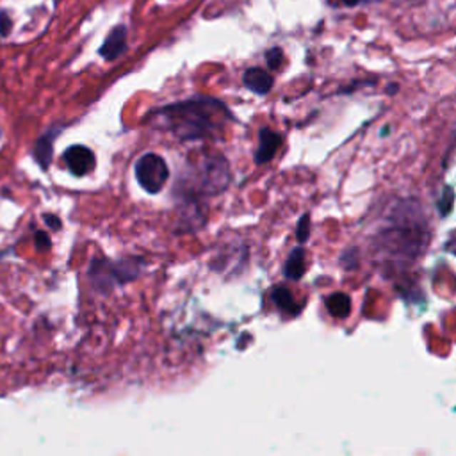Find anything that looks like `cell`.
I'll return each instance as SVG.
<instances>
[{
    "instance_id": "1",
    "label": "cell",
    "mask_w": 456,
    "mask_h": 456,
    "mask_svg": "<svg viewBox=\"0 0 456 456\" xmlns=\"http://www.w3.org/2000/svg\"><path fill=\"white\" fill-rule=\"evenodd\" d=\"M430 243V216L425 206L415 198H400L387 206L371 237V248L378 260L394 268L417 262L426 253Z\"/></svg>"
},
{
    "instance_id": "2",
    "label": "cell",
    "mask_w": 456,
    "mask_h": 456,
    "mask_svg": "<svg viewBox=\"0 0 456 456\" xmlns=\"http://www.w3.org/2000/svg\"><path fill=\"white\" fill-rule=\"evenodd\" d=\"M150 120L161 131L170 132L181 141L218 138L233 120L227 103L213 96H195L168 103L150 113Z\"/></svg>"
},
{
    "instance_id": "3",
    "label": "cell",
    "mask_w": 456,
    "mask_h": 456,
    "mask_svg": "<svg viewBox=\"0 0 456 456\" xmlns=\"http://www.w3.org/2000/svg\"><path fill=\"white\" fill-rule=\"evenodd\" d=\"M232 182L228 161L220 153H209L200 163L189 166L188 175L175 186V195H181L182 202H198L206 196H216L227 191Z\"/></svg>"
},
{
    "instance_id": "4",
    "label": "cell",
    "mask_w": 456,
    "mask_h": 456,
    "mask_svg": "<svg viewBox=\"0 0 456 456\" xmlns=\"http://www.w3.org/2000/svg\"><path fill=\"white\" fill-rule=\"evenodd\" d=\"M145 258L123 257L120 260L95 258L89 265V278L98 293H109L114 285H125L141 275Z\"/></svg>"
},
{
    "instance_id": "5",
    "label": "cell",
    "mask_w": 456,
    "mask_h": 456,
    "mask_svg": "<svg viewBox=\"0 0 456 456\" xmlns=\"http://www.w3.org/2000/svg\"><path fill=\"white\" fill-rule=\"evenodd\" d=\"M134 173L139 188L145 189L148 195H159L170 178V168L157 153H145L136 163Z\"/></svg>"
},
{
    "instance_id": "6",
    "label": "cell",
    "mask_w": 456,
    "mask_h": 456,
    "mask_svg": "<svg viewBox=\"0 0 456 456\" xmlns=\"http://www.w3.org/2000/svg\"><path fill=\"white\" fill-rule=\"evenodd\" d=\"M63 161L66 163V168L74 177H86L95 168V153L84 145H71L64 150Z\"/></svg>"
},
{
    "instance_id": "7",
    "label": "cell",
    "mask_w": 456,
    "mask_h": 456,
    "mask_svg": "<svg viewBox=\"0 0 456 456\" xmlns=\"http://www.w3.org/2000/svg\"><path fill=\"white\" fill-rule=\"evenodd\" d=\"M282 141L283 139L278 132L271 131L269 127L260 128V132H258V146L257 152H255V164L257 166L268 164L276 156L278 148L282 146Z\"/></svg>"
},
{
    "instance_id": "8",
    "label": "cell",
    "mask_w": 456,
    "mask_h": 456,
    "mask_svg": "<svg viewBox=\"0 0 456 456\" xmlns=\"http://www.w3.org/2000/svg\"><path fill=\"white\" fill-rule=\"evenodd\" d=\"M125 50H127V27L125 25H116L109 32L106 41L102 43V46L98 49V54L106 61H116Z\"/></svg>"
},
{
    "instance_id": "9",
    "label": "cell",
    "mask_w": 456,
    "mask_h": 456,
    "mask_svg": "<svg viewBox=\"0 0 456 456\" xmlns=\"http://www.w3.org/2000/svg\"><path fill=\"white\" fill-rule=\"evenodd\" d=\"M61 131H63V127H52L50 131H46L45 134L38 139V141H36L32 156H34L36 163L39 164V168H41L43 171L49 170L50 163H52L54 143H56L57 136H59Z\"/></svg>"
},
{
    "instance_id": "10",
    "label": "cell",
    "mask_w": 456,
    "mask_h": 456,
    "mask_svg": "<svg viewBox=\"0 0 456 456\" xmlns=\"http://www.w3.org/2000/svg\"><path fill=\"white\" fill-rule=\"evenodd\" d=\"M243 82L250 91L260 96L268 95L273 89V84H275L271 74L265 71L264 68H250V70H246L243 75Z\"/></svg>"
},
{
    "instance_id": "11",
    "label": "cell",
    "mask_w": 456,
    "mask_h": 456,
    "mask_svg": "<svg viewBox=\"0 0 456 456\" xmlns=\"http://www.w3.org/2000/svg\"><path fill=\"white\" fill-rule=\"evenodd\" d=\"M305 250L301 246L294 248L283 265V275L289 280H300L305 275Z\"/></svg>"
},
{
    "instance_id": "12",
    "label": "cell",
    "mask_w": 456,
    "mask_h": 456,
    "mask_svg": "<svg viewBox=\"0 0 456 456\" xmlns=\"http://www.w3.org/2000/svg\"><path fill=\"white\" fill-rule=\"evenodd\" d=\"M326 307H328L330 314L333 318H348L351 312V300L348 294L344 293H333L326 300Z\"/></svg>"
},
{
    "instance_id": "13",
    "label": "cell",
    "mask_w": 456,
    "mask_h": 456,
    "mask_svg": "<svg viewBox=\"0 0 456 456\" xmlns=\"http://www.w3.org/2000/svg\"><path fill=\"white\" fill-rule=\"evenodd\" d=\"M271 300L273 303H275L276 307L283 312L296 314V312L300 310V307L296 305L293 294H290V290L287 289V287H275V289L271 290Z\"/></svg>"
},
{
    "instance_id": "14",
    "label": "cell",
    "mask_w": 456,
    "mask_h": 456,
    "mask_svg": "<svg viewBox=\"0 0 456 456\" xmlns=\"http://www.w3.org/2000/svg\"><path fill=\"white\" fill-rule=\"evenodd\" d=\"M310 237V214H303L298 221L296 227V240L300 244H305Z\"/></svg>"
},
{
    "instance_id": "15",
    "label": "cell",
    "mask_w": 456,
    "mask_h": 456,
    "mask_svg": "<svg viewBox=\"0 0 456 456\" xmlns=\"http://www.w3.org/2000/svg\"><path fill=\"white\" fill-rule=\"evenodd\" d=\"M265 63H268V66L271 68V70H278V68L282 66V63H283L282 49H278V46H273V49H269L268 52H265Z\"/></svg>"
},
{
    "instance_id": "16",
    "label": "cell",
    "mask_w": 456,
    "mask_h": 456,
    "mask_svg": "<svg viewBox=\"0 0 456 456\" xmlns=\"http://www.w3.org/2000/svg\"><path fill=\"white\" fill-rule=\"evenodd\" d=\"M11 31H13V20H11L9 13L7 11L0 9V36H9Z\"/></svg>"
},
{
    "instance_id": "17",
    "label": "cell",
    "mask_w": 456,
    "mask_h": 456,
    "mask_svg": "<svg viewBox=\"0 0 456 456\" xmlns=\"http://www.w3.org/2000/svg\"><path fill=\"white\" fill-rule=\"evenodd\" d=\"M333 7H358L365 6V4L378 2V0H328Z\"/></svg>"
},
{
    "instance_id": "18",
    "label": "cell",
    "mask_w": 456,
    "mask_h": 456,
    "mask_svg": "<svg viewBox=\"0 0 456 456\" xmlns=\"http://www.w3.org/2000/svg\"><path fill=\"white\" fill-rule=\"evenodd\" d=\"M34 243H36V250L39 251H46L50 246H52V240H50V237L46 235L45 232H36Z\"/></svg>"
},
{
    "instance_id": "19",
    "label": "cell",
    "mask_w": 456,
    "mask_h": 456,
    "mask_svg": "<svg viewBox=\"0 0 456 456\" xmlns=\"http://www.w3.org/2000/svg\"><path fill=\"white\" fill-rule=\"evenodd\" d=\"M43 220H45V223L49 225V227L52 228L54 232H57V230L63 228V223H61L59 216H56V214H43Z\"/></svg>"
},
{
    "instance_id": "20",
    "label": "cell",
    "mask_w": 456,
    "mask_h": 456,
    "mask_svg": "<svg viewBox=\"0 0 456 456\" xmlns=\"http://www.w3.org/2000/svg\"><path fill=\"white\" fill-rule=\"evenodd\" d=\"M446 248H447V251H451V253L456 255V230H455L453 233H451L450 239H447Z\"/></svg>"
},
{
    "instance_id": "21",
    "label": "cell",
    "mask_w": 456,
    "mask_h": 456,
    "mask_svg": "<svg viewBox=\"0 0 456 456\" xmlns=\"http://www.w3.org/2000/svg\"><path fill=\"white\" fill-rule=\"evenodd\" d=\"M397 89H400V86H397V84H392V86H389V89H387V91H389V95L392 96V95H396Z\"/></svg>"
},
{
    "instance_id": "22",
    "label": "cell",
    "mask_w": 456,
    "mask_h": 456,
    "mask_svg": "<svg viewBox=\"0 0 456 456\" xmlns=\"http://www.w3.org/2000/svg\"><path fill=\"white\" fill-rule=\"evenodd\" d=\"M2 255H4V253H0V257H2Z\"/></svg>"
}]
</instances>
